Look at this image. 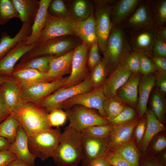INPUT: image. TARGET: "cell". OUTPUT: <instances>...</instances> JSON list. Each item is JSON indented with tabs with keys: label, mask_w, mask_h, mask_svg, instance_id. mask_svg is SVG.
<instances>
[{
	"label": "cell",
	"mask_w": 166,
	"mask_h": 166,
	"mask_svg": "<svg viewBox=\"0 0 166 166\" xmlns=\"http://www.w3.org/2000/svg\"><path fill=\"white\" fill-rule=\"evenodd\" d=\"M46 110L39 105L21 101L12 114L28 136L51 129Z\"/></svg>",
	"instance_id": "cell-1"
},
{
	"label": "cell",
	"mask_w": 166,
	"mask_h": 166,
	"mask_svg": "<svg viewBox=\"0 0 166 166\" xmlns=\"http://www.w3.org/2000/svg\"><path fill=\"white\" fill-rule=\"evenodd\" d=\"M82 157V136L68 126L61 133L59 143L52 157L57 166L78 164Z\"/></svg>",
	"instance_id": "cell-2"
},
{
	"label": "cell",
	"mask_w": 166,
	"mask_h": 166,
	"mask_svg": "<svg viewBox=\"0 0 166 166\" xmlns=\"http://www.w3.org/2000/svg\"><path fill=\"white\" fill-rule=\"evenodd\" d=\"M82 42L77 37L68 35L37 43L33 48L22 57L18 63H23L40 57H57L74 49Z\"/></svg>",
	"instance_id": "cell-3"
},
{
	"label": "cell",
	"mask_w": 166,
	"mask_h": 166,
	"mask_svg": "<svg viewBox=\"0 0 166 166\" xmlns=\"http://www.w3.org/2000/svg\"><path fill=\"white\" fill-rule=\"evenodd\" d=\"M131 47L122 29L114 27L109 35L103 52L102 61L107 70L113 71L123 62L131 53Z\"/></svg>",
	"instance_id": "cell-4"
},
{
	"label": "cell",
	"mask_w": 166,
	"mask_h": 166,
	"mask_svg": "<svg viewBox=\"0 0 166 166\" xmlns=\"http://www.w3.org/2000/svg\"><path fill=\"white\" fill-rule=\"evenodd\" d=\"M61 134L60 128H51L28 136L30 152L42 161L52 157L59 143Z\"/></svg>",
	"instance_id": "cell-5"
},
{
	"label": "cell",
	"mask_w": 166,
	"mask_h": 166,
	"mask_svg": "<svg viewBox=\"0 0 166 166\" xmlns=\"http://www.w3.org/2000/svg\"><path fill=\"white\" fill-rule=\"evenodd\" d=\"M93 89L90 75H88L83 81L77 85L58 89L42 100L39 105L49 113L55 109H62L63 104L73 97Z\"/></svg>",
	"instance_id": "cell-6"
},
{
	"label": "cell",
	"mask_w": 166,
	"mask_h": 166,
	"mask_svg": "<svg viewBox=\"0 0 166 166\" xmlns=\"http://www.w3.org/2000/svg\"><path fill=\"white\" fill-rule=\"evenodd\" d=\"M94 15L98 44L100 50L104 51L112 29L111 13L113 1L94 0Z\"/></svg>",
	"instance_id": "cell-7"
},
{
	"label": "cell",
	"mask_w": 166,
	"mask_h": 166,
	"mask_svg": "<svg viewBox=\"0 0 166 166\" xmlns=\"http://www.w3.org/2000/svg\"><path fill=\"white\" fill-rule=\"evenodd\" d=\"M65 110L69 122L68 126L80 132L90 126L110 124L105 117L92 109L76 105Z\"/></svg>",
	"instance_id": "cell-8"
},
{
	"label": "cell",
	"mask_w": 166,
	"mask_h": 166,
	"mask_svg": "<svg viewBox=\"0 0 166 166\" xmlns=\"http://www.w3.org/2000/svg\"><path fill=\"white\" fill-rule=\"evenodd\" d=\"M68 77H63L50 82H42L22 88V101L39 105L45 98L63 87Z\"/></svg>",
	"instance_id": "cell-9"
},
{
	"label": "cell",
	"mask_w": 166,
	"mask_h": 166,
	"mask_svg": "<svg viewBox=\"0 0 166 166\" xmlns=\"http://www.w3.org/2000/svg\"><path fill=\"white\" fill-rule=\"evenodd\" d=\"M74 20L52 16L48 12L46 22L37 43L62 36H75L73 30Z\"/></svg>",
	"instance_id": "cell-10"
},
{
	"label": "cell",
	"mask_w": 166,
	"mask_h": 166,
	"mask_svg": "<svg viewBox=\"0 0 166 166\" xmlns=\"http://www.w3.org/2000/svg\"><path fill=\"white\" fill-rule=\"evenodd\" d=\"M89 47L82 42L74 49L70 74L63 87L77 84L88 75L86 64Z\"/></svg>",
	"instance_id": "cell-11"
},
{
	"label": "cell",
	"mask_w": 166,
	"mask_h": 166,
	"mask_svg": "<svg viewBox=\"0 0 166 166\" xmlns=\"http://www.w3.org/2000/svg\"><path fill=\"white\" fill-rule=\"evenodd\" d=\"M106 97L102 87L79 94L65 101L62 109H66L73 106L78 105L90 109H95L99 115L105 118L103 104Z\"/></svg>",
	"instance_id": "cell-12"
},
{
	"label": "cell",
	"mask_w": 166,
	"mask_h": 166,
	"mask_svg": "<svg viewBox=\"0 0 166 166\" xmlns=\"http://www.w3.org/2000/svg\"><path fill=\"white\" fill-rule=\"evenodd\" d=\"M22 89L19 83L11 76H8L0 85V93L5 110L8 115L12 113L21 101Z\"/></svg>",
	"instance_id": "cell-13"
},
{
	"label": "cell",
	"mask_w": 166,
	"mask_h": 166,
	"mask_svg": "<svg viewBox=\"0 0 166 166\" xmlns=\"http://www.w3.org/2000/svg\"><path fill=\"white\" fill-rule=\"evenodd\" d=\"M82 136V166H87L95 159L104 156L108 150L107 137Z\"/></svg>",
	"instance_id": "cell-14"
},
{
	"label": "cell",
	"mask_w": 166,
	"mask_h": 166,
	"mask_svg": "<svg viewBox=\"0 0 166 166\" xmlns=\"http://www.w3.org/2000/svg\"><path fill=\"white\" fill-rule=\"evenodd\" d=\"M26 41L18 43L0 60V75L10 76L18 61L37 44L27 45Z\"/></svg>",
	"instance_id": "cell-15"
},
{
	"label": "cell",
	"mask_w": 166,
	"mask_h": 166,
	"mask_svg": "<svg viewBox=\"0 0 166 166\" xmlns=\"http://www.w3.org/2000/svg\"><path fill=\"white\" fill-rule=\"evenodd\" d=\"M132 73L123 62L113 71L102 87L106 98L115 97L118 90L125 84Z\"/></svg>",
	"instance_id": "cell-16"
},
{
	"label": "cell",
	"mask_w": 166,
	"mask_h": 166,
	"mask_svg": "<svg viewBox=\"0 0 166 166\" xmlns=\"http://www.w3.org/2000/svg\"><path fill=\"white\" fill-rule=\"evenodd\" d=\"M139 121L135 119L129 122L113 126L108 136V149L114 150L131 139L134 130Z\"/></svg>",
	"instance_id": "cell-17"
},
{
	"label": "cell",
	"mask_w": 166,
	"mask_h": 166,
	"mask_svg": "<svg viewBox=\"0 0 166 166\" xmlns=\"http://www.w3.org/2000/svg\"><path fill=\"white\" fill-rule=\"evenodd\" d=\"M136 30L132 40L134 51L149 57L152 56V50L157 36V31L153 28Z\"/></svg>",
	"instance_id": "cell-18"
},
{
	"label": "cell",
	"mask_w": 166,
	"mask_h": 166,
	"mask_svg": "<svg viewBox=\"0 0 166 166\" xmlns=\"http://www.w3.org/2000/svg\"><path fill=\"white\" fill-rule=\"evenodd\" d=\"M141 77L140 73H132L118 90L115 97L132 107H136L138 101V86Z\"/></svg>",
	"instance_id": "cell-19"
},
{
	"label": "cell",
	"mask_w": 166,
	"mask_h": 166,
	"mask_svg": "<svg viewBox=\"0 0 166 166\" xmlns=\"http://www.w3.org/2000/svg\"><path fill=\"white\" fill-rule=\"evenodd\" d=\"M74 49L61 56L51 58L49 69L46 73L48 82L63 77L65 75L70 73Z\"/></svg>",
	"instance_id": "cell-20"
},
{
	"label": "cell",
	"mask_w": 166,
	"mask_h": 166,
	"mask_svg": "<svg viewBox=\"0 0 166 166\" xmlns=\"http://www.w3.org/2000/svg\"><path fill=\"white\" fill-rule=\"evenodd\" d=\"M28 138L25 132L19 125L16 139L10 144L8 150L14 153L17 158L29 164L34 165L36 157L29 150Z\"/></svg>",
	"instance_id": "cell-21"
},
{
	"label": "cell",
	"mask_w": 166,
	"mask_h": 166,
	"mask_svg": "<svg viewBox=\"0 0 166 166\" xmlns=\"http://www.w3.org/2000/svg\"><path fill=\"white\" fill-rule=\"evenodd\" d=\"M73 30L75 35L90 48L97 40L94 14L83 20H74Z\"/></svg>",
	"instance_id": "cell-22"
},
{
	"label": "cell",
	"mask_w": 166,
	"mask_h": 166,
	"mask_svg": "<svg viewBox=\"0 0 166 166\" xmlns=\"http://www.w3.org/2000/svg\"><path fill=\"white\" fill-rule=\"evenodd\" d=\"M156 80V76L153 73L143 75L140 79L138 86L137 111L140 117L143 116L147 111L149 96Z\"/></svg>",
	"instance_id": "cell-23"
},
{
	"label": "cell",
	"mask_w": 166,
	"mask_h": 166,
	"mask_svg": "<svg viewBox=\"0 0 166 166\" xmlns=\"http://www.w3.org/2000/svg\"><path fill=\"white\" fill-rule=\"evenodd\" d=\"M140 0H120L113 3L111 13L113 25H118L129 18L141 2Z\"/></svg>",
	"instance_id": "cell-24"
},
{
	"label": "cell",
	"mask_w": 166,
	"mask_h": 166,
	"mask_svg": "<svg viewBox=\"0 0 166 166\" xmlns=\"http://www.w3.org/2000/svg\"><path fill=\"white\" fill-rule=\"evenodd\" d=\"M127 24L136 30L153 28L154 21L148 4L140 5L128 19Z\"/></svg>",
	"instance_id": "cell-25"
},
{
	"label": "cell",
	"mask_w": 166,
	"mask_h": 166,
	"mask_svg": "<svg viewBox=\"0 0 166 166\" xmlns=\"http://www.w3.org/2000/svg\"><path fill=\"white\" fill-rule=\"evenodd\" d=\"M51 0H39V10L31 26L30 34L26 41V45H31L37 42L46 24L48 7Z\"/></svg>",
	"instance_id": "cell-26"
},
{
	"label": "cell",
	"mask_w": 166,
	"mask_h": 166,
	"mask_svg": "<svg viewBox=\"0 0 166 166\" xmlns=\"http://www.w3.org/2000/svg\"><path fill=\"white\" fill-rule=\"evenodd\" d=\"M19 14V19L23 23L33 24L39 10L38 0H12Z\"/></svg>",
	"instance_id": "cell-27"
},
{
	"label": "cell",
	"mask_w": 166,
	"mask_h": 166,
	"mask_svg": "<svg viewBox=\"0 0 166 166\" xmlns=\"http://www.w3.org/2000/svg\"><path fill=\"white\" fill-rule=\"evenodd\" d=\"M10 76L19 83L22 88L39 82H48L46 73L32 69H22L14 71Z\"/></svg>",
	"instance_id": "cell-28"
},
{
	"label": "cell",
	"mask_w": 166,
	"mask_h": 166,
	"mask_svg": "<svg viewBox=\"0 0 166 166\" xmlns=\"http://www.w3.org/2000/svg\"><path fill=\"white\" fill-rule=\"evenodd\" d=\"M146 113V128L141 142V150L143 151L146 150L153 137L165 128L164 126L158 120L152 110L147 111Z\"/></svg>",
	"instance_id": "cell-29"
},
{
	"label": "cell",
	"mask_w": 166,
	"mask_h": 166,
	"mask_svg": "<svg viewBox=\"0 0 166 166\" xmlns=\"http://www.w3.org/2000/svg\"><path fill=\"white\" fill-rule=\"evenodd\" d=\"M67 4L70 18L77 20H85L93 14L94 5L91 1L86 0H74Z\"/></svg>",
	"instance_id": "cell-30"
},
{
	"label": "cell",
	"mask_w": 166,
	"mask_h": 166,
	"mask_svg": "<svg viewBox=\"0 0 166 166\" xmlns=\"http://www.w3.org/2000/svg\"><path fill=\"white\" fill-rule=\"evenodd\" d=\"M30 34L29 29L22 25L17 34L14 37L6 32L2 33L0 38V60L2 59L19 42L26 40Z\"/></svg>",
	"instance_id": "cell-31"
},
{
	"label": "cell",
	"mask_w": 166,
	"mask_h": 166,
	"mask_svg": "<svg viewBox=\"0 0 166 166\" xmlns=\"http://www.w3.org/2000/svg\"><path fill=\"white\" fill-rule=\"evenodd\" d=\"M132 166H140V154L131 140L114 149Z\"/></svg>",
	"instance_id": "cell-32"
},
{
	"label": "cell",
	"mask_w": 166,
	"mask_h": 166,
	"mask_svg": "<svg viewBox=\"0 0 166 166\" xmlns=\"http://www.w3.org/2000/svg\"><path fill=\"white\" fill-rule=\"evenodd\" d=\"M19 126L18 122L11 114L0 123V136L12 143L16 139Z\"/></svg>",
	"instance_id": "cell-33"
},
{
	"label": "cell",
	"mask_w": 166,
	"mask_h": 166,
	"mask_svg": "<svg viewBox=\"0 0 166 166\" xmlns=\"http://www.w3.org/2000/svg\"><path fill=\"white\" fill-rule=\"evenodd\" d=\"M52 57H38L23 63H17L14 67L13 71L20 69H30L47 73L49 69V61Z\"/></svg>",
	"instance_id": "cell-34"
},
{
	"label": "cell",
	"mask_w": 166,
	"mask_h": 166,
	"mask_svg": "<svg viewBox=\"0 0 166 166\" xmlns=\"http://www.w3.org/2000/svg\"><path fill=\"white\" fill-rule=\"evenodd\" d=\"M125 104L115 97L106 98L103 104L105 118L108 121L118 115L126 107Z\"/></svg>",
	"instance_id": "cell-35"
},
{
	"label": "cell",
	"mask_w": 166,
	"mask_h": 166,
	"mask_svg": "<svg viewBox=\"0 0 166 166\" xmlns=\"http://www.w3.org/2000/svg\"><path fill=\"white\" fill-rule=\"evenodd\" d=\"M107 70L106 65L102 60L92 69L90 77L94 89L102 86L105 81Z\"/></svg>",
	"instance_id": "cell-36"
},
{
	"label": "cell",
	"mask_w": 166,
	"mask_h": 166,
	"mask_svg": "<svg viewBox=\"0 0 166 166\" xmlns=\"http://www.w3.org/2000/svg\"><path fill=\"white\" fill-rule=\"evenodd\" d=\"M149 6L154 22H156L159 27L164 26L166 22V0L155 1Z\"/></svg>",
	"instance_id": "cell-37"
},
{
	"label": "cell",
	"mask_w": 166,
	"mask_h": 166,
	"mask_svg": "<svg viewBox=\"0 0 166 166\" xmlns=\"http://www.w3.org/2000/svg\"><path fill=\"white\" fill-rule=\"evenodd\" d=\"M19 19L12 0H0V25L6 24L11 19Z\"/></svg>",
	"instance_id": "cell-38"
},
{
	"label": "cell",
	"mask_w": 166,
	"mask_h": 166,
	"mask_svg": "<svg viewBox=\"0 0 166 166\" xmlns=\"http://www.w3.org/2000/svg\"><path fill=\"white\" fill-rule=\"evenodd\" d=\"M113 126L110 124L87 127L80 132L82 136L97 138H107Z\"/></svg>",
	"instance_id": "cell-39"
},
{
	"label": "cell",
	"mask_w": 166,
	"mask_h": 166,
	"mask_svg": "<svg viewBox=\"0 0 166 166\" xmlns=\"http://www.w3.org/2000/svg\"><path fill=\"white\" fill-rule=\"evenodd\" d=\"M48 12L54 17L62 18H70L69 11L64 1L62 0H51Z\"/></svg>",
	"instance_id": "cell-40"
},
{
	"label": "cell",
	"mask_w": 166,
	"mask_h": 166,
	"mask_svg": "<svg viewBox=\"0 0 166 166\" xmlns=\"http://www.w3.org/2000/svg\"><path fill=\"white\" fill-rule=\"evenodd\" d=\"M136 115V113L133 108L126 106L118 115L108 122L113 126H117L134 120Z\"/></svg>",
	"instance_id": "cell-41"
},
{
	"label": "cell",
	"mask_w": 166,
	"mask_h": 166,
	"mask_svg": "<svg viewBox=\"0 0 166 166\" xmlns=\"http://www.w3.org/2000/svg\"><path fill=\"white\" fill-rule=\"evenodd\" d=\"M67 118L66 113L62 109L54 110L48 114L49 123L51 127H58L62 126Z\"/></svg>",
	"instance_id": "cell-42"
},
{
	"label": "cell",
	"mask_w": 166,
	"mask_h": 166,
	"mask_svg": "<svg viewBox=\"0 0 166 166\" xmlns=\"http://www.w3.org/2000/svg\"><path fill=\"white\" fill-rule=\"evenodd\" d=\"M104 156L111 166H132L115 150L108 149Z\"/></svg>",
	"instance_id": "cell-43"
},
{
	"label": "cell",
	"mask_w": 166,
	"mask_h": 166,
	"mask_svg": "<svg viewBox=\"0 0 166 166\" xmlns=\"http://www.w3.org/2000/svg\"><path fill=\"white\" fill-rule=\"evenodd\" d=\"M140 54L133 51L127 56L123 61L133 73H140Z\"/></svg>",
	"instance_id": "cell-44"
},
{
	"label": "cell",
	"mask_w": 166,
	"mask_h": 166,
	"mask_svg": "<svg viewBox=\"0 0 166 166\" xmlns=\"http://www.w3.org/2000/svg\"><path fill=\"white\" fill-rule=\"evenodd\" d=\"M140 73L145 75L155 72L156 69L153 61L148 56L140 54Z\"/></svg>",
	"instance_id": "cell-45"
},
{
	"label": "cell",
	"mask_w": 166,
	"mask_h": 166,
	"mask_svg": "<svg viewBox=\"0 0 166 166\" xmlns=\"http://www.w3.org/2000/svg\"><path fill=\"white\" fill-rule=\"evenodd\" d=\"M88 54L87 62L89 68L92 70L101 60L97 40L94 42L91 45Z\"/></svg>",
	"instance_id": "cell-46"
},
{
	"label": "cell",
	"mask_w": 166,
	"mask_h": 166,
	"mask_svg": "<svg viewBox=\"0 0 166 166\" xmlns=\"http://www.w3.org/2000/svg\"><path fill=\"white\" fill-rule=\"evenodd\" d=\"M152 56L166 57V41L160 39L157 35L152 50Z\"/></svg>",
	"instance_id": "cell-47"
},
{
	"label": "cell",
	"mask_w": 166,
	"mask_h": 166,
	"mask_svg": "<svg viewBox=\"0 0 166 166\" xmlns=\"http://www.w3.org/2000/svg\"><path fill=\"white\" fill-rule=\"evenodd\" d=\"M146 124V120L142 119L139 122L134 130V134L137 143L141 142L144 136Z\"/></svg>",
	"instance_id": "cell-48"
},
{
	"label": "cell",
	"mask_w": 166,
	"mask_h": 166,
	"mask_svg": "<svg viewBox=\"0 0 166 166\" xmlns=\"http://www.w3.org/2000/svg\"><path fill=\"white\" fill-rule=\"evenodd\" d=\"M16 155L9 150L0 151V166H7L17 158Z\"/></svg>",
	"instance_id": "cell-49"
},
{
	"label": "cell",
	"mask_w": 166,
	"mask_h": 166,
	"mask_svg": "<svg viewBox=\"0 0 166 166\" xmlns=\"http://www.w3.org/2000/svg\"><path fill=\"white\" fill-rule=\"evenodd\" d=\"M149 57L153 61L156 71L160 73L166 74V58L158 57L153 56Z\"/></svg>",
	"instance_id": "cell-50"
},
{
	"label": "cell",
	"mask_w": 166,
	"mask_h": 166,
	"mask_svg": "<svg viewBox=\"0 0 166 166\" xmlns=\"http://www.w3.org/2000/svg\"><path fill=\"white\" fill-rule=\"evenodd\" d=\"M152 100L157 107L165 112V99L162 93L159 92H155L153 94Z\"/></svg>",
	"instance_id": "cell-51"
},
{
	"label": "cell",
	"mask_w": 166,
	"mask_h": 166,
	"mask_svg": "<svg viewBox=\"0 0 166 166\" xmlns=\"http://www.w3.org/2000/svg\"><path fill=\"white\" fill-rule=\"evenodd\" d=\"M158 73V76L156 75V83L162 93L165 94L166 93V74Z\"/></svg>",
	"instance_id": "cell-52"
},
{
	"label": "cell",
	"mask_w": 166,
	"mask_h": 166,
	"mask_svg": "<svg viewBox=\"0 0 166 166\" xmlns=\"http://www.w3.org/2000/svg\"><path fill=\"white\" fill-rule=\"evenodd\" d=\"M166 138L163 136H159L153 144V149L156 152H160L166 148Z\"/></svg>",
	"instance_id": "cell-53"
},
{
	"label": "cell",
	"mask_w": 166,
	"mask_h": 166,
	"mask_svg": "<svg viewBox=\"0 0 166 166\" xmlns=\"http://www.w3.org/2000/svg\"><path fill=\"white\" fill-rule=\"evenodd\" d=\"M87 166H111L108 160L104 157H97L91 161Z\"/></svg>",
	"instance_id": "cell-54"
},
{
	"label": "cell",
	"mask_w": 166,
	"mask_h": 166,
	"mask_svg": "<svg viewBox=\"0 0 166 166\" xmlns=\"http://www.w3.org/2000/svg\"><path fill=\"white\" fill-rule=\"evenodd\" d=\"M9 115L5 112L3 102L0 93V123L6 119Z\"/></svg>",
	"instance_id": "cell-55"
},
{
	"label": "cell",
	"mask_w": 166,
	"mask_h": 166,
	"mask_svg": "<svg viewBox=\"0 0 166 166\" xmlns=\"http://www.w3.org/2000/svg\"><path fill=\"white\" fill-rule=\"evenodd\" d=\"M10 144L7 139L0 136V151L8 150Z\"/></svg>",
	"instance_id": "cell-56"
},
{
	"label": "cell",
	"mask_w": 166,
	"mask_h": 166,
	"mask_svg": "<svg viewBox=\"0 0 166 166\" xmlns=\"http://www.w3.org/2000/svg\"><path fill=\"white\" fill-rule=\"evenodd\" d=\"M7 166H35L30 165L17 158H16Z\"/></svg>",
	"instance_id": "cell-57"
},
{
	"label": "cell",
	"mask_w": 166,
	"mask_h": 166,
	"mask_svg": "<svg viewBox=\"0 0 166 166\" xmlns=\"http://www.w3.org/2000/svg\"><path fill=\"white\" fill-rule=\"evenodd\" d=\"M158 36L161 39L166 41V28L164 26L159 27L157 31Z\"/></svg>",
	"instance_id": "cell-58"
},
{
	"label": "cell",
	"mask_w": 166,
	"mask_h": 166,
	"mask_svg": "<svg viewBox=\"0 0 166 166\" xmlns=\"http://www.w3.org/2000/svg\"><path fill=\"white\" fill-rule=\"evenodd\" d=\"M161 164L157 161L149 160L146 161L142 164V166H163Z\"/></svg>",
	"instance_id": "cell-59"
},
{
	"label": "cell",
	"mask_w": 166,
	"mask_h": 166,
	"mask_svg": "<svg viewBox=\"0 0 166 166\" xmlns=\"http://www.w3.org/2000/svg\"><path fill=\"white\" fill-rule=\"evenodd\" d=\"M9 76L0 75V85Z\"/></svg>",
	"instance_id": "cell-60"
},
{
	"label": "cell",
	"mask_w": 166,
	"mask_h": 166,
	"mask_svg": "<svg viewBox=\"0 0 166 166\" xmlns=\"http://www.w3.org/2000/svg\"><path fill=\"white\" fill-rule=\"evenodd\" d=\"M69 166H78V164H75Z\"/></svg>",
	"instance_id": "cell-61"
},
{
	"label": "cell",
	"mask_w": 166,
	"mask_h": 166,
	"mask_svg": "<svg viewBox=\"0 0 166 166\" xmlns=\"http://www.w3.org/2000/svg\"><path fill=\"white\" fill-rule=\"evenodd\" d=\"M163 166H164V165H163Z\"/></svg>",
	"instance_id": "cell-62"
}]
</instances>
